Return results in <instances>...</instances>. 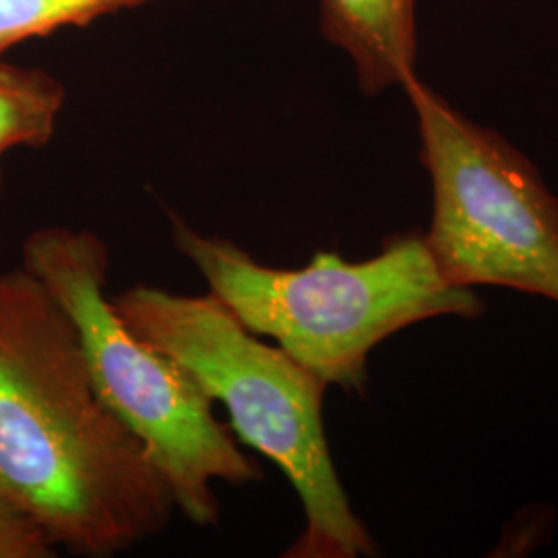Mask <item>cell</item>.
Listing matches in <instances>:
<instances>
[{
    "label": "cell",
    "instance_id": "cell-1",
    "mask_svg": "<svg viewBox=\"0 0 558 558\" xmlns=\"http://www.w3.org/2000/svg\"><path fill=\"white\" fill-rule=\"evenodd\" d=\"M0 500L87 558L129 553L177 513L145 447L101 401L75 320L25 267L0 271Z\"/></svg>",
    "mask_w": 558,
    "mask_h": 558
},
{
    "label": "cell",
    "instance_id": "cell-2",
    "mask_svg": "<svg viewBox=\"0 0 558 558\" xmlns=\"http://www.w3.org/2000/svg\"><path fill=\"white\" fill-rule=\"evenodd\" d=\"M110 300L137 336L177 360L207 398L223 405L234 437L290 480L304 530L283 557L377 555L331 458L323 424L325 380L248 331L211 292L184 296L137 283Z\"/></svg>",
    "mask_w": 558,
    "mask_h": 558
},
{
    "label": "cell",
    "instance_id": "cell-3",
    "mask_svg": "<svg viewBox=\"0 0 558 558\" xmlns=\"http://www.w3.org/2000/svg\"><path fill=\"white\" fill-rule=\"evenodd\" d=\"M170 226L174 246L209 292L327 385L362 389L368 354L414 323L482 313V300L442 278L424 239L412 234L389 240L373 259L350 263L319 251L300 269H281L177 216Z\"/></svg>",
    "mask_w": 558,
    "mask_h": 558
},
{
    "label": "cell",
    "instance_id": "cell-4",
    "mask_svg": "<svg viewBox=\"0 0 558 558\" xmlns=\"http://www.w3.org/2000/svg\"><path fill=\"white\" fill-rule=\"evenodd\" d=\"M21 267L75 320L101 401L145 447L177 511L201 527L214 525L220 518L216 484L244 486L263 474L191 375L117 313L106 296V242L92 230L40 228L23 240Z\"/></svg>",
    "mask_w": 558,
    "mask_h": 558
},
{
    "label": "cell",
    "instance_id": "cell-5",
    "mask_svg": "<svg viewBox=\"0 0 558 558\" xmlns=\"http://www.w3.org/2000/svg\"><path fill=\"white\" fill-rule=\"evenodd\" d=\"M412 104L433 180L424 242L453 286H505L558 302V197L497 131L461 114L414 75Z\"/></svg>",
    "mask_w": 558,
    "mask_h": 558
},
{
    "label": "cell",
    "instance_id": "cell-6",
    "mask_svg": "<svg viewBox=\"0 0 558 558\" xmlns=\"http://www.w3.org/2000/svg\"><path fill=\"white\" fill-rule=\"evenodd\" d=\"M320 36L352 60L359 87L379 96L416 73V0H320Z\"/></svg>",
    "mask_w": 558,
    "mask_h": 558
},
{
    "label": "cell",
    "instance_id": "cell-7",
    "mask_svg": "<svg viewBox=\"0 0 558 558\" xmlns=\"http://www.w3.org/2000/svg\"><path fill=\"white\" fill-rule=\"evenodd\" d=\"M64 101V85L52 73L0 59V193L2 158L17 147L48 145Z\"/></svg>",
    "mask_w": 558,
    "mask_h": 558
},
{
    "label": "cell",
    "instance_id": "cell-8",
    "mask_svg": "<svg viewBox=\"0 0 558 558\" xmlns=\"http://www.w3.org/2000/svg\"><path fill=\"white\" fill-rule=\"evenodd\" d=\"M154 0H0V59L21 41L83 27Z\"/></svg>",
    "mask_w": 558,
    "mask_h": 558
},
{
    "label": "cell",
    "instance_id": "cell-9",
    "mask_svg": "<svg viewBox=\"0 0 558 558\" xmlns=\"http://www.w3.org/2000/svg\"><path fill=\"white\" fill-rule=\"evenodd\" d=\"M57 557V546L36 521L0 500V558Z\"/></svg>",
    "mask_w": 558,
    "mask_h": 558
}]
</instances>
